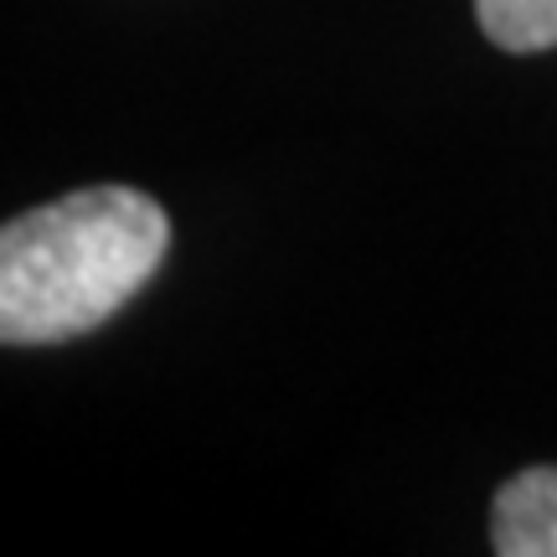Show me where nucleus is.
<instances>
[{"label":"nucleus","instance_id":"nucleus-3","mask_svg":"<svg viewBox=\"0 0 557 557\" xmlns=\"http://www.w3.org/2000/svg\"><path fill=\"white\" fill-rule=\"evenodd\" d=\"M475 21L500 52L557 47V0H475Z\"/></svg>","mask_w":557,"mask_h":557},{"label":"nucleus","instance_id":"nucleus-2","mask_svg":"<svg viewBox=\"0 0 557 557\" xmlns=\"http://www.w3.org/2000/svg\"><path fill=\"white\" fill-rule=\"evenodd\" d=\"M491 547L500 557H557V465H532L500 485Z\"/></svg>","mask_w":557,"mask_h":557},{"label":"nucleus","instance_id":"nucleus-1","mask_svg":"<svg viewBox=\"0 0 557 557\" xmlns=\"http://www.w3.org/2000/svg\"><path fill=\"white\" fill-rule=\"evenodd\" d=\"M171 222L135 186H88L21 212L0 233V336L11 346L83 336L145 289Z\"/></svg>","mask_w":557,"mask_h":557}]
</instances>
